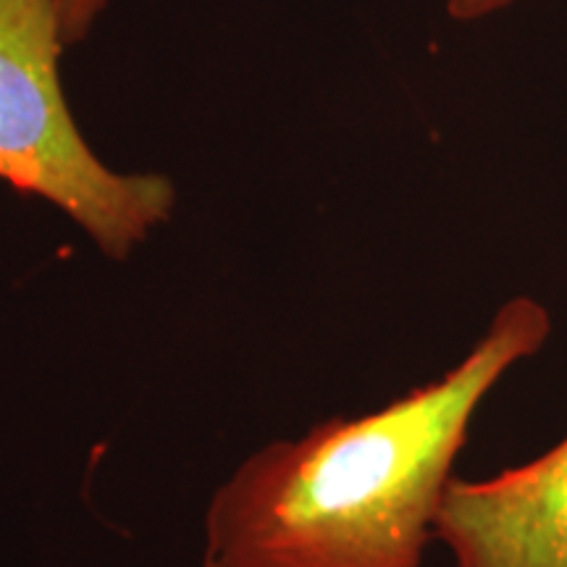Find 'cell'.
<instances>
[{"instance_id":"1","label":"cell","mask_w":567,"mask_h":567,"mask_svg":"<svg viewBox=\"0 0 567 567\" xmlns=\"http://www.w3.org/2000/svg\"><path fill=\"white\" fill-rule=\"evenodd\" d=\"M551 329L542 300L509 297L439 379L255 452L213 494L203 567H423L473 417Z\"/></svg>"},{"instance_id":"2","label":"cell","mask_w":567,"mask_h":567,"mask_svg":"<svg viewBox=\"0 0 567 567\" xmlns=\"http://www.w3.org/2000/svg\"><path fill=\"white\" fill-rule=\"evenodd\" d=\"M55 0H0V182L66 213L124 260L176 203L161 174H118L92 153L61 87Z\"/></svg>"},{"instance_id":"3","label":"cell","mask_w":567,"mask_h":567,"mask_svg":"<svg viewBox=\"0 0 567 567\" xmlns=\"http://www.w3.org/2000/svg\"><path fill=\"white\" fill-rule=\"evenodd\" d=\"M434 538L455 567H567V436L492 478H452Z\"/></svg>"},{"instance_id":"4","label":"cell","mask_w":567,"mask_h":567,"mask_svg":"<svg viewBox=\"0 0 567 567\" xmlns=\"http://www.w3.org/2000/svg\"><path fill=\"white\" fill-rule=\"evenodd\" d=\"M105 6H109V0H55L63 45H74V42L87 38Z\"/></svg>"},{"instance_id":"5","label":"cell","mask_w":567,"mask_h":567,"mask_svg":"<svg viewBox=\"0 0 567 567\" xmlns=\"http://www.w3.org/2000/svg\"><path fill=\"white\" fill-rule=\"evenodd\" d=\"M523 0H444L446 17L457 24H473V21H486L515 9Z\"/></svg>"}]
</instances>
